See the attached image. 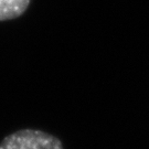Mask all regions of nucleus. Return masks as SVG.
<instances>
[{
  "mask_svg": "<svg viewBox=\"0 0 149 149\" xmlns=\"http://www.w3.org/2000/svg\"><path fill=\"white\" fill-rule=\"evenodd\" d=\"M0 149H63L58 137L38 129H20L6 136Z\"/></svg>",
  "mask_w": 149,
  "mask_h": 149,
  "instance_id": "nucleus-1",
  "label": "nucleus"
},
{
  "mask_svg": "<svg viewBox=\"0 0 149 149\" xmlns=\"http://www.w3.org/2000/svg\"><path fill=\"white\" fill-rule=\"evenodd\" d=\"M31 0H0V21L13 20L21 17Z\"/></svg>",
  "mask_w": 149,
  "mask_h": 149,
  "instance_id": "nucleus-2",
  "label": "nucleus"
}]
</instances>
